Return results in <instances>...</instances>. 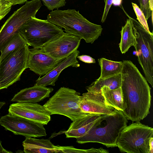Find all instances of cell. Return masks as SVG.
I'll return each mask as SVG.
<instances>
[{
	"label": "cell",
	"mask_w": 153,
	"mask_h": 153,
	"mask_svg": "<svg viewBox=\"0 0 153 153\" xmlns=\"http://www.w3.org/2000/svg\"><path fill=\"white\" fill-rule=\"evenodd\" d=\"M121 88L128 120L140 121L149 113L151 88L145 78L130 61H122Z\"/></svg>",
	"instance_id": "1"
},
{
	"label": "cell",
	"mask_w": 153,
	"mask_h": 153,
	"mask_svg": "<svg viewBox=\"0 0 153 153\" xmlns=\"http://www.w3.org/2000/svg\"><path fill=\"white\" fill-rule=\"evenodd\" d=\"M127 123L123 111L114 109L110 114L102 115L85 135L76 138V142L98 143L107 148L117 147V139Z\"/></svg>",
	"instance_id": "2"
},
{
	"label": "cell",
	"mask_w": 153,
	"mask_h": 153,
	"mask_svg": "<svg viewBox=\"0 0 153 153\" xmlns=\"http://www.w3.org/2000/svg\"><path fill=\"white\" fill-rule=\"evenodd\" d=\"M47 18L50 22L64 28L66 33L83 39L86 43H93L103 30L100 25L90 22L75 9L53 10Z\"/></svg>",
	"instance_id": "3"
},
{
	"label": "cell",
	"mask_w": 153,
	"mask_h": 153,
	"mask_svg": "<svg viewBox=\"0 0 153 153\" xmlns=\"http://www.w3.org/2000/svg\"><path fill=\"white\" fill-rule=\"evenodd\" d=\"M64 33L62 28L47 19H39L36 17H31L22 26L19 31L27 45L36 48H41Z\"/></svg>",
	"instance_id": "4"
},
{
	"label": "cell",
	"mask_w": 153,
	"mask_h": 153,
	"mask_svg": "<svg viewBox=\"0 0 153 153\" xmlns=\"http://www.w3.org/2000/svg\"><path fill=\"white\" fill-rule=\"evenodd\" d=\"M81 97L80 93L74 89L62 87L43 106L51 115H64L73 121L89 114L83 112L80 108Z\"/></svg>",
	"instance_id": "5"
},
{
	"label": "cell",
	"mask_w": 153,
	"mask_h": 153,
	"mask_svg": "<svg viewBox=\"0 0 153 153\" xmlns=\"http://www.w3.org/2000/svg\"><path fill=\"white\" fill-rule=\"evenodd\" d=\"M153 135L152 127L140 121L132 122L121 132L117 146L122 152L149 153V141Z\"/></svg>",
	"instance_id": "6"
},
{
	"label": "cell",
	"mask_w": 153,
	"mask_h": 153,
	"mask_svg": "<svg viewBox=\"0 0 153 153\" xmlns=\"http://www.w3.org/2000/svg\"><path fill=\"white\" fill-rule=\"evenodd\" d=\"M125 13L131 20L136 44L134 47L137 59L145 78L153 87V34L149 33L135 19Z\"/></svg>",
	"instance_id": "7"
},
{
	"label": "cell",
	"mask_w": 153,
	"mask_h": 153,
	"mask_svg": "<svg viewBox=\"0 0 153 153\" xmlns=\"http://www.w3.org/2000/svg\"><path fill=\"white\" fill-rule=\"evenodd\" d=\"M28 46L26 44L14 51L0 62V90L19 80L23 72L28 68Z\"/></svg>",
	"instance_id": "8"
},
{
	"label": "cell",
	"mask_w": 153,
	"mask_h": 153,
	"mask_svg": "<svg viewBox=\"0 0 153 153\" xmlns=\"http://www.w3.org/2000/svg\"><path fill=\"white\" fill-rule=\"evenodd\" d=\"M42 6L40 0L27 1L15 11L0 29V51L16 34L19 33L22 26L31 17H35Z\"/></svg>",
	"instance_id": "9"
},
{
	"label": "cell",
	"mask_w": 153,
	"mask_h": 153,
	"mask_svg": "<svg viewBox=\"0 0 153 153\" xmlns=\"http://www.w3.org/2000/svg\"><path fill=\"white\" fill-rule=\"evenodd\" d=\"M0 124L15 135L31 137L47 135L44 125L19 116L8 114L2 116Z\"/></svg>",
	"instance_id": "10"
},
{
	"label": "cell",
	"mask_w": 153,
	"mask_h": 153,
	"mask_svg": "<svg viewBox=\"0 0 153 153\" xmlns=\"http://www.w3.org/2000/svg\"><path fill=\"white\" fill-rule=\"evenodd\" d=\"M81 39L67 33L44 45L41 49L56 59L65 58L77 50Z\"/></svg>",
	"instance_id": "11"
},
{
	"label": "cell",
	"mask_w": 153,
	"mask_h": 153,
	"mask_svg": "<svg viewBox=\"0 0 153 153\" xmlns=\"http://www.w3.org/2000/svg\"><path fill=\"white\" fill-rule=\"evenodd\" d=\"M8 114L21 117L47 125L51 120V114L44 107L37 103L20 102L10 105Z\"/></svg>",
	"instance_id": "12"
},
{
	"label": "cell",
	"mask_w": 153,
	"mask_h": 153,
	"mask_svg": "<svg viewBox=\"0 0 153 153\" xmlns=\"http://www.w3.org/2000/svg\"><path fill=\"white\" fill-rule=\"evenodd\" d=\"M65 58L55 59L41 48L29 49L27 68L40 76H43L52 71Z\"/></svg>",
	"instance_id": "13"
},
{
	"label": "cell",
	"mask_w": 153,
	"mask_h": 153,
	"mask_svg": "<svg viewBox=\"0 0 153 153\" xmlns=\"http://www.w3.org/2000/svg\"><path fill=\"white\" fill-rule=\"evenodd\" d=\"M81 96L79 106L82 111L85 113L108 114L111 113L114 109L106 104L101 93L87 91Z\"/></svg>",
	"instance_id": "14"
},
{
	"label": "cell",
	"mask_w": 153,
	"mask_h": 153,
	"mask_svg": "<svg viewBox=\"0 0 153 153\" xmlns=\"http://www.w3.org/2000/svg\"><path fill=\"white\" fill-rule=\"evenodd\" d=\"M79 53L76 50L66 57L52 71L42 77H39L36 80L35 85L44 87L50 85L55 86V82L63 70L69 67L78 68L80 66L76 59Z\"/></svg>",
	"instance_id": "15"
},
{
	"label": "cell",
	"mask_w": 153,
	"mask_h": 153,
	"mask_svg": "<svg viewBox=\"0 0 153 153\" xmlns=\"http://www.w3.org/2000/svg\"><path fill=\"white\" fill-rule=\"evenodd\" d=\"M52 88H47L35 85L31 87L20 90L11 100L12 102L36 103L50 96L53 91Z\"/></svg>",
	"instance_id": "16"
},
{
	"label": "cell",
	"mask_w": 153,
	"mask_h": 153,
	"mask_svg": "<svg viewBox=\"0 0 153 153\" xmlns=\"http://www.w3.org/2000/svg\"><path fill=\"white\" fill-rule=\"evenodd\" d=\"M102 115L89 113L84 117L73 121L65 132L66 138H77L85 135Z\"/></svg>",
	"instance_id": "17"
},
{
	"label": "cell",
	"mask_w": 153,
	"mask_h": 153,
	"mask_svg": "<svg viewBox=\"0 0 153 153\" xmlns=\"http://www.w3.org/2000/svg\"><path fill=\"white\" fill-rule=\"evenodd\" d=\"M22 145L26 153H56L59 151L56 146L48 139L26 137Z\"/></svg>",
	"instance_id": "18"
},
{
	"label": "cell",
	"mask_w": 153,
	"mask_h": 153,
	"mask_svg": "<svg viewBox=\"0 0 153 153\" xmlns=\"http://www.w3.org/2000/svg\"><path fill=\"white\" fill-rule=\"evenodd\" d=\"M101 90L106 104L117 110L122 111L124 110L125 106L120 87L116 89H110L106 86H104Z\"/></svg>",
	"instance_id": "19"
},
{
	"label": "cell",
	"mask_w": 153,
	"mask_h": 153,
	"mask_svg": "<svg viewBox=\"0 0 153 153\" xmlns=\"http://www.w3.org/2000/svg\"><path fill=\"white\" fill-rule=\"evenodd\" d=\"M121 83L120 73L103 79L98 78L86 88L87 91L101 93V89L103 87L106 86L110 89H116L120 87Z\"/></svg>",
	"instance_id": "20"
},
{
	"label": "cell",
	"mask_w": 153,
	"mask_h": 153,
	"mask_svg": "<svg viewBox=\"0 0 153 153\" xmlns=\"http://www.w3.org/2000/svg\"><path fill=\"white\" fill-rule=\"evenodd\" d=\"M120 33L121 38L119 47L121 53L124 54L131 46L134 47L137 43L133 32L131 22L129 18L125 25L122 27Z\"/></svg>",
	"instance_id": "21"
},
{
	"label": "cell",
	"mask_w": 153,
	"mask_h": 153,
	"mask_svg": "<svg viewBox=\"0 0 153 153\" xmlns=\"http://www.w3.org/2000/svg\"><path fill=\"white\" fill-rule=\"evenodd\" d=\"M98 61L101 69L99 78L103 79L121 73L122 61H114L104 58H100Z\"/></svg>",
	"instance_id": "22"
},
{
	"label": "cell",
	"mask_w": 153,
	"mask_h": 153,
	"mask_svg": "<svg viewBox=\"0 0 153 153\" xmlns=\"http://www.w3.org/2000/svg\"><path fill=\"white\" fill-rule=\"evenodd\" d=\"M27 44L19 33L15 35L0 51V62L14 51Z\"/></svg>",
	"instance_id": "23"
},
{
	"label": "cell",
	"mask_w": 153,
	"mask_h": 153,
	"mask_svg": "<svg viewBox=\"0 0 153 153\" xmlns=\"http://www.w3.org/2000/svg\"><path fill=\"white\" fill-rule=\"evenodd\" d=\"M58 149V153H108V150L102 148L99 149L91 148L89 149H76L73 146H56Z\"/></svg>",
	"instance_id": "24"
},
{
	"label": "cell",
	"mask_w": 153,
	"mask_h": 153,
	"mask_svg": "<svg viewBox=\"0 0 153 153\" xmlns=\"http://www.w3.org/2000/svg\"><path fill=\"white\" fill-rule=\"evenodd\" d=\"M138 0L140 4V8L147 20L150 17H152L153 0Z\"/></svg>",
	"instance_id": "25"
},
{
	"label": "cell",
	"mask_w": 153,
	"mask_h": 153,
	"mask_svg": "<svg viewBox=\"0 0 153 153\" xmlns=\"http://www.w3.org/2000/svg\"><path fill=\"white\" fill-rule=\"evenodd\" d=\"M132 4L139 23L148 32L151 33L149 30L147 20L142 10L136 4L132 2Z\"/></svg>",
	"instance_id": "26"
},
{
	"label": "cell",
	"mask_w": 153,
	"mask_h": 153,
	"mask_svg": "<svg viewBox=\"0 0 153 153\" xmlns=\"http://www.w3.org/2000/svg\"><path fill=\"white\" fill-rule=\"evenodd\" d=\"M44 4L49 10L53 11L55 9L58 8L65 5V0H41Z\"/></svg>",
	"instance_id": "27"
},
{
	"label": "cell",
	"mask_w": 153,
	"mask_h": 153,
	"mask_svg": "<svg viewBox=\"0 0 153 153\" xmlns=\"http://www.w3.org/2000/svg\"><path fill=\"white\" fill-rule=\"evenodd\" d=\"M12 5L8 0H0V20L10 11Z\"/></svg>",
	"instance_id": "28"
},
{
	"label": "cell",
	"mask_w": 153,
	"mask_h": 153,
	"mask_svg": "<svg viewBox=\"0 0 153 153\" xmlns=\"http://www.w3.org/2000/svg\"><path fill=\"white\" fill-rule=\"evenodd\" d=\"M105 5L101 22H104L105 20L109 10L112 4L113 0H104Z\"/></svg>",
	"instance_id": "29"
},
{
	"label": "cell",
	"mask_w": 153,
	"mask_h": 153,
	"mask_svg": "<svg viewBox=\"0 0 153 153\" xmlns=\"http://www.w3.org/2000/svg\"><path fill=\"white\" fill-rule=\"evenodd\" d=\"M80 61L86 63H94L96 62L95 59L89 56L82 55H78L77 57Z\"/></svg>",
	"instance_id": "30"
},
{
	"label": "cell",
	"mask_w": 153,
	"mask_h": 153,
	"mask_svg": "<svg viewBox=\"0 0 153 153\" xmlns=\"http://www.w3.org/2000/svg\"><path fill=\"white\" fill-rule=\"evenodd\" d=\"M13 4V5L17 4H22L27 1V0H8Z\"/></svg>",
	"instance_id": "31"
},
{
	"label": "cell",
	"mask_w": 153,
	"mask_h": 153,
	"mask_svg": "<svg viewBox=\"0 0 153 153\" xmlns=\"http://www.w3.org/2000/svg\"><path fill=\"white\" fill-rule=\"evenodd\" d=\"M149 153L153 152V137L151 138L149 143Z\"/></svg>",
	"instance_id": "32"
},
{
	"label": "cell",
	"mask_w": 153,
	"mask_h": 153,
	"mask_svg": "<svg viewBox=\"0 0 153 153\" xmlns=\"http://www.w3.org/2000/svg\"><path fill=\"white\" fill-rule=\"evenodd\" d=\"M13 153L11 151H9L4 148L1 144V142L0 140V153Z\"/></svg>",
	"instance_id": "33"
},
{
	"label": "cell",
	"mask_w": 153,
	"mask_h": 153,
	"mask_svg": "<svg viewBox=\"0 0 153 153\" xmlns=\"http://www.w3.org/2000/svg\"><path fill=\"white\" fill-rule=\"evenodd\" d=\"M122 0H113L112 4L115 6H120L122 3Z\"/></svg>",
	"instance_id": "34"
},
{
	"label": "cell",
	"mask_w": 153,
	"mask_h": 153,
	"mask_svg": "<svg viewBox=\"0 0 153 153\" xmlns=\"http://www.w3.org/2000/svg\"><path fill=\"white\" fill-rule=\"evenodd\" d=\"M5 102L4 101H0V111L2 107L5 104Z\"/></svg>",
	"instance_id": "35"
}]
</instances>
